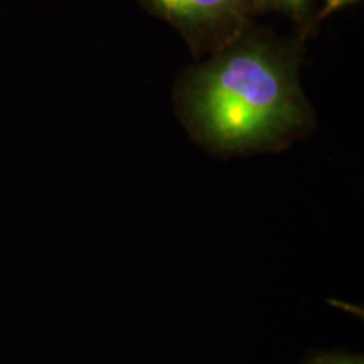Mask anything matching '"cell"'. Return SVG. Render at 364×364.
<instances>
[{
  "label": "cell",
  "instance_id": "1",
  "mask_svg": "<svg viewBox=\"0 0 364 364\" xmlns=\"http://www.w3.org/2000/svg\"><path fill=\"white\" fill-rule=\"evenodd\" d=\"M174 105L193 140L223 157L279 152L314 127L299 53L250 27L181 73Z\"/></svg>",
  "mask_w": 364,
  "mask_h": 364
},
{
  "label": "cell",
  "instance_id": "2",
  "mask_svg": "<svg viewBox=\"0 0 364 364\" xmlns=\"http://www.w3.org/2000/svg\"><path fill=\"white\" fill-rule=\"evenodd\" d=\"M159 19L186 39L196 56L211 54L250 27V0H140Z\"/></svg>",
  "mask_w": 364,
  "mask_h": 364
},
{
  "label": "cell",
  "instance_id": "3",
  "mask_svg": "<svg viewBox=\"0 0 364 364\" xmlns=\"http://www.w3.org/2000/svg\"><path fill=\"white\" fill-rule=\"evenodd\" d=\"M257 14L277 12L289 19L302 22L311 12V0H250Z\"/></svg>",
  "mask_w": 364,
  "mask_h": 364
},
{
  "label": "cell",
  "instance_id": "4",
  "mask_svg": "<svg viewBox=\"0 0 364 364\" xmlns=\"http://www.w3.org/2000/svg\"><path fill=\"white\" fill-rule=\"evenodd\" d=\"M307 364H363L359 358L344 356V354H327V356L314 358Z\"/></svg>",
  "mask_w": 364,
  "mask_h": 364
},
{
  "label": "cell",
  "instance_id": "5",
  "mask_svg": "<svg viewBox=\"0 0 364 364\" xmlns=\"http://www.w3.org/2000/svg\"><path fill=\"white\" fill-rule=\"evenodd\" d=\"M354 2H359V0H324L322 2L321 11H318V19H327L332 14H336L341 9L351 6Z\"/></svg>",
  "mask_w": 364,
  "mask_h": 364
}]
</instances>
